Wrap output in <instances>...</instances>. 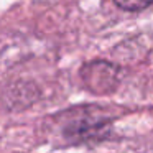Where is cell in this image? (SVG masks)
<instances>
[{
	"instance_id": "obj_2",
	"label": "cell",
	"mask_w": 153,
	"mask_h": 153,
	"mask_svg": "<svg viewBox=\"0 0 153 153\" xmlns=\"http://www.w3.org/2000/svg\"><path fill=\"white\" fill-rule=\"evenodd\" d=\"M120 8L123 10H130V12H137V10H143L146 8L150 4H153V0H114Z\"/></svg>"
},
{
	"instance_id": "obj_1",
	"label": "cell",
	"mask_w": 153,
	"mask_h": 153,
	"mask_svg": "<svg viewBox=\"0 0 153 153\" xmlns=\"http://www.w3.org/2000/svg\"><path fill=\"white\" fill-rule=\"evenodd\" d=\"M82 77L86 79V82L99 77V81H96L91 86V89H94L96 92H107L102 79L105 81V84L109 87L115 86V68L107 63H94V64H89L86 68V71H82Z\"/></svg>"
}]
</instances>
